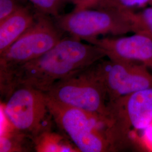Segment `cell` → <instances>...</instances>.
<instances>
[{
  "instance_id": "6da1fadb",
  "label": "cell",
  "mask_w": 152,
  "mask_h": 152,
  "mask_svg": "<svg viewBox=\"0 0 152 152\" xmlns=\"http://www.w3.org/2000/svg\"><path fill=\"white\" fill-rule=\"evenodd\" d=\"M106 57L103 50L95 45L83 44L72 36L64 37L45 54L14 71L0 85L1 95L6 99L21 85L46 92L56 82Z\"/></svg>"
},
{
  "instance_id": "7a4b0ae2",
  "label": "cell",
  "mask_w": 152,
  "mask_h": 152,
  "mask_svg": "<svg viewBox=\"0 0 152 152\" xmlns=\"http://www.w3.org/2000/svg\"><path fill=\"white\" fill-rule=\"evenodd\" d=\"M46 96L53 120L79 152H115L109 135V120Z\"/></svg>"
},
{
  "instance_id": "3957f363",
  "label": "cell",
  "mask_w": 152,
  "mask_h": 152,
  "mask_svg": "<svg viewBox=\"0 0 152 152\" xmlns=\"http://www.w3.org/2000/svg\"><path fill=\"white\" fill-rule=\"evenodd\" d=\"M36 12L32 26L0 54V85L18 68L45 54L64 38L65 33L52 16Z\"/></svg>"
},
{
  "instance_id": "277c9868",
  "label": "cell",
  "mask_w": 152,
  "mask_h": 152,
  "mask_svg": "<svg viewBox=\"0 0 152 152\" xmlns=\"http://www.w3.org/2000/svg\"><path fill=\"white\" fill-rule=\"evenodd\" d=\"M44 93L56 102L109 121L107 93L94 64L56 82Z\"/></svg>"
},
{
  "instance_id": "5b68a950",
  "label": "cell",
  "mask_w": 152,
  "mask_h": 152,
  "mask_svg": "<svg viewBox=\"0 0 152 152\" xmlns=\"http://www.w3.org/2000/svg\"><path fill=\"white\" fill-rule=\"evenodd\" d=\"M109 134L117 151L130 145L131 131L146 130L152 125V87L108 103Z\"/></svg>"
},
{
  "instance_id": "8992f818",
  "label": "cell",
  "mask_w": 152,
  "mask_h": 152,
  "mask_svg": "<svg viewBox=\"0 0 152 152\" xmlns=\"http://www.w3.org/2000/svg\"><path fill=\"white\" fill-rule=\"evenodd\" d=\"M5 113L14 129L34 141L51 131L52 115L44 92L21 85L6 99Z\"/></svg>"
},
{
  "instance_id": "52a82bcc",
  "label": "cell",
  "mask_w": 152,
  "mask_h": 152,
  "mask_svg": "<svg viewBox=\"0 0 152 152\" xmlns=\"http://www.w3.org/2000/svg\"><path fill=\"white\" fill-rule=\"evenodd\" d=\"M53 18L64 32L86 42L102 35L118 36L132 32L126 14L113 10L100 8L74 9L68 14Z\"/></svg>"
},
{
  "instance_id": "ba28073f",
  "label": "cell",
  "mask_w": 152,
  "mask_h": 152,
  "mask_svg": "<svg viewBox=\"0 0 152 152\" xmlns=\"http://www.w3.org/2000/svg\"><path fill=\"white\" fill-rule=\"evenodd\" d=\"M104 59L94 67L106 90L108 102L152 87V74L145 65Z\"/></svg>"
},
{
  "instance_id": "9c48e42d",
  "label": "cell",
  "mask_w": 152,
  "mask_h": 152,
  "mask_svg": "<svg viewBox=\"0 0 152 152\" xmlns=\"http://www.w3.org/2000/svg\"><path fill=\"white\" fill-rule=\"evenodd\" d=\"M87 42L102 49L111 60L138 63L152 70V38L145 34L94 38Z\"/></svg>"
},
{
  "instance_id": "30bf717a",
  "label": "cell",
  "mask_w": 152,
  "mask_h": 152,
  "mask_svg": "<svg viewBox=\"0 0 152 152\" xmlns=\"http://www.w3.org/2000/svg\"><path fill=\"white\" fill-rule=\"evenodd\" d=\"M37 12L22 6L17 11L0 22V54L14 44L35 22Z\"/></svg>"
},
{
  "instance_id": "8fae6325",
  "label": "cell",
  "mask_w": 152,
  "mask_h": 152,
  "mask_svg": "<svg viewBox=\"0 0 152 152\" xmlns=\"http://www.w3.org/2000/svg\"><path fill=\"white\" fill-rule=\"evenodd\" d=\"M34 142L38 152H79L77 148L64 141L61 136L51 131L44 133Z\"/></svg>"
},
{
  "instance_id": "7c38bea8",
  "label": "cell",
  "mask_w": 152,
  "mask_h": 152,
  "mask_svg": "<svg viewBox=\"0 0 152 152\" xmlns=\"http://www.w3.org/2000/svg\"><path fill=\"white\" fill-rule=\"evenodd\" d=\"M128 17L134 33H141L152 38V5L135 11L124 12Z\"/></svg>"
},
{
  "instance_id": "4fadbf2b",
  "label": "cell",
  "mask_w": 152,
  "mask_h": 152,
  "mask_svg": "<svg viewBox=\"0 0 152 152\" xmlns=\"http://www.w3.org/2000/svg\"><path fill=\"white\" fill-rule=\"evenodd\" d=\"M151 0H102L96 7L120 12L135 11L150 5Z\"/></svg>"
},
{
  "instance_id": "5bb4252c",
  "label": "cell",
  "mask_w": 152,
  "mask_h": 152,
  "mask_svg": "<svg viewBox=\"0 0 152 152\" xmlns=\"http://www.w3.org/2000/svg\"><path fill=\"white\" fill-rule=\"evenodd\" d=\"M39 12L55 17L59 15L62 0H28Z\"/></svg>"
},
{
  "instance_id": "9a60e30c",
  "label": "cell",
  "mask_w": 152,
  "mask_h": 152,
  "mask_svg": "<svg viewBox=\"0 0 152 152\" xmlns=\"http://www.w3.org/2000/svg\"><path fill=\"white\" fill-rule=\"evenodd\" d=\"M22 6L16 0H0V22L14 14Z\"/></svg>"
},
{
  "instance_id": "2e32d148",
  "label": "cell",
  "mask_w": 152,
  "mask_h": 152,
  "mask_svg": "<svg viewBox=\"0 0 152 152\" xmlns=\"http://www.w3.org/2000/svg\"><path fill=\"white\" fill-rule=\"evenodd\" d=\"M102 0H75L73 4L75 7L74 9H82L95 8Z\"/></svg>"
},
{
  "instance_id": "e0dca14e",
  "label": "cell",
  "mask_w": 152,
  "mask_h": 152,
  "mask_svg": "<svg viewBox=\"0 0 152 152\" xmlns=\"http://www.w3.org/2000/svg\"><path fill=\"white\" fill-rule=\"evenodd\" d=\"M150 5H152V0H151V4Z\"/></svg>"
},
{
  "instance_id": "ac0fdd59",
  "label": "cell",
  "mask_w": 152,
  "mask_h": 152,
  "mask_svg": "<svg viewBox=\"0 0 152 152\" xmlns=\"http://www.w3.org/2000/svg\"><path fill=\"white\" fill-rule=\"evenodd\" d=\"M69 1H71V2H72L73 3V2H74V1H75V0H69Z\"/></svg>"
}]
</instances>
